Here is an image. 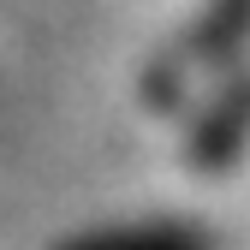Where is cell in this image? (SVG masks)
Instances as JSON below:
<instances>
[{
  "instance_id": "6da1fadb",
  "label": "cell",
  "mask_w": 250,
  "mask_h": 250,
  "mask_svg": "<svg viewBox=\"0 0 250 250\" xmlns=\"http://www.w3.org/2000/svg\"><path fill=\"white\" fill-rule=\"evenodd\" d=\"M54 250H214L203 227H185V221H131V227H96V232H78Z\"/></svg>"
}]
</instances>
